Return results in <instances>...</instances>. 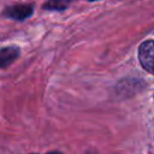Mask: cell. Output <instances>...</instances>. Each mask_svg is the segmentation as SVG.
I'll return each mask as SVG.
<instances>
[{"mask_svg": "<svg viewBox=\"0 0 154 154\" xmlns=\"http://www.w3.org/2000/svg\"><path fill=\"white\" fill-rule=\"evenodd\" d=\"M69 0H48L42 7L48 11H63L67 7Z\"/></svg>", "mask_w": 154, "mask_h": 154, "instance_id": "277c9868", "label": "cell"}, {"mask_svg": "<svg viewBox=\"0 0 154 154\" xmlns=\"http://www.w3.org/2000/svg\"><path fill=\"white\" fill-rule=\"evenodd\" d=\"M138 59L141 65L150 73H154V41H144L138 48Z\"/></svg>", "mask_w": 154, "mask_h": 154, "instance_id": "7a4b0ae2", "label": "cell"}, {"mask_svg": "<svg viewBox=\"0 0 154 154\" xmlns=\"http://www.w3.org/2000/svg\"><path fill=\"white\" fill-rule=\"evenodd\" d=\"M91 1H94V0H91Z\"/></svg>", "mask_w": 154, "mask_h": 154, "instance_id": "8992f818", "label": "cell"}, {"mask_svg": "<svg viewBox=\"0 0 154 154\" xmlns=\"http://www.w3.org/2000/svg\"><path fill=\"white\" fill-rule=\"evenodd\" d=\"M46 154H63V153H60V152H49V153H46Z\"/></svg>", "mask_w": 154, "mask_h": 154, "instance_id": "5b68a950", "label": "cell"}, {"mask_svg": "<svg viewBox=\"0 0 154 154\" xmlns=\"http://www.w3.org/2000/svg\"><path fill=\"white\" fill-rule=\"evenodd\" d=\"M32 13H34L32 4H16V5H8L4 7L1 16L11 20L24 22L28 18H30Z\"/></svg>", "mask_w": 154, "mask_h": 154, "instance_id": "6da1fadb", "label": "cell"}, {"mask_svg": "<svg viewBox=\"0 0 154 154\" xmlns=\"http://www.w3.org/2000/svg\"><path fill=\"white\" fill-rule=\"evenodd\" d=\"M20 55V49L18 46H6L0 48V69H6L11 66Z\"/></svg>", "mask_w": 154, "mask_h": 154, "instance_id": "3957f363", "label": "cell"}]
</instances>
